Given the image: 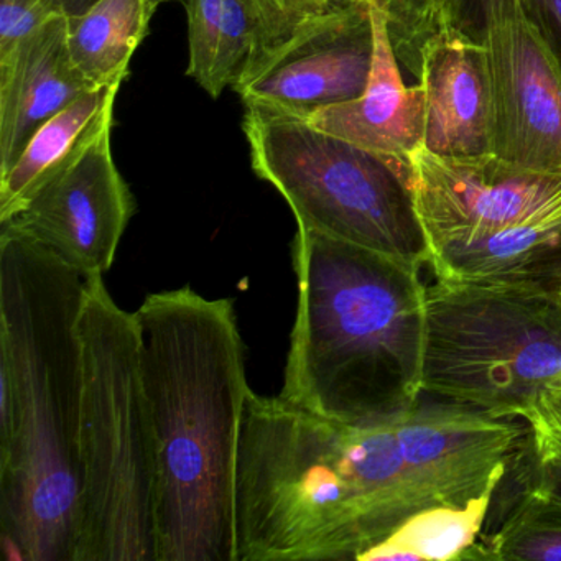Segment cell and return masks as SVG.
Here are the masks:
<instances>
[{
	"label": "cell",
	"instance_id": "6da1fadb",
	"mask_svg": "<svg viewBox=\"0 0 561 561\" xmlns=\"http://www.w3.org/2000/svg\"><path fill=\"white\" fill-rule=\"evenodd\" d=\"M88 280L34 236L0 226V534L15 560L77 553Z\"/></svg>",
	"mask_w": 561,
	"mask_h": 561
},
{
	"label": "cell",
	"instance_id": "7a4b0ae2",
	"mask_svg": "<svg viewBox=\"0 0 561 561\" xmlns=\"http://www.w3.org/2000/svg\"><path fill=\"white\" fill-rule=\"evenodd\" d=\"M423 508L396 419L336 422L251 390L236 474L238 561H360Z\"/></svg>",
	"mask_w": 561,
	"mask_h": 561
},
{
	"label": "cell",
	"instance_id": "3957f363",
	"mask_svg": "<svg viewBox=\"0 0 561 561\" xmlns=\"http://www.w3.org/2000/svg\"><path fill=\"white\" fill-rule=\"evenodd\" d=\"M136 314L156 449L157 561H238L236 474L251 387L234 301L193 288Z\"/></svg>",
	"mask_w": 561,
	"mask_h": 561
},
{
	"label": "cell",
	"instance_id": "277c9868",
	"mask_svg": "<svg viewBox=\"0 0 561 561\" xmlns=\"http://www.w3.org/2000/svg\"><path fill=\"white\" fill-rule=\"evenodd\" d=\"M297 314L278 396L343 423L405 413L422 396V268L297 229Z\"/></svg>",
	"mask_w": 561,
	"mask_h": 561
},
{
	"label": "cell",
	"instance_id": "5b68a950",
	"mask_svg": "<svg viewBox=\"0 0 561 561\" xmlns=\"http://www.w3.org/2000/svg\"><path fill=\"white\" fill-rule=\"evenodd\" d=\"M81 511L75 561H157L156 449L136 314L91 275L80 320Z\"/></svg>",
	"mask_w": 561,
	"mask_h": 561
},
{
	"label": "cell",
	"instance_id": "8992f818",
	"mask_svg": "<svg viewBox=\"0 0 561 561\" xmlns=\"http://www.w3.org/2000/svg\"><path fill=\"white\" fill-rule=\"evenodd\" d=\"M558 377L561 278L426 285L423 396L522 419Z\"/></svg>",
	"mask_w": 561,
	"mask_h": 561
},
{
	"label": "cell",
	"instance_id": "52a82bcc",
	"mask_svg": "<svg viewBox=\"0 0 561 561\" xmlns=\"http://www.w3.org/2000/svg\"><path fill=\"white\" fill-rule=\"evenodd\" d=\"M242 130L255 175L280 193L298 228L413 267L428 265L410 163L390 162L300 117L259 107H245Z\"/></svg>",
	"mask_w": 561,
	"mask_h": 561
},
{
	"label": "cell",
	"instance_id": "ba28073f",
	"mask_svg": "<svg viewBox=\"0 0 561 561\" xmlns=\"http://www.w3.org/2000/svg\"><path fill=\"white\" fill-rule=\"evenodd\" d=\"M499 159L561 175V60L524 0H478Z\"/></svg>",
	"mask_w": 561,
	"mask_h": 561
},
{
	"label": "cell",
	"instance_id": "9c48e42d",
	"mask_svg": "<svg viewBox=\"0 0 561 561\" xmlns=\"http://www.w3.org/2000/svg\"><path fill=\"white\" fill-rule=\"evenodd\" d=\"M410 190L426 244L491 234L535 222H561V175L520 169L494 153L410 156Z\"/></svg>",
	"mask_w": 561,
	"mask_h": 561
},
{
	"label": "cell",
	"instance_id": "30bf717a",
	"mask_svg": "<svg viewBox=\"0 0 561 561\" xmlns=\"http://www.w3.org/2000/svg\"><path fill=\"white\" fill-rule=\"evenodd\" d=\"M114 114L0 226L44 242L84 275H104L136 215V199L113 156Z\"/></svg>",
	"mask_w": 561,
	"mask_h": 561
},
{
	"label": "cell",
	"instance_id": "8fae6325",
	"mask_svg": "<svg viewBox=\"0 0 561 561\" xmlns=\"http://www.w3.org/2000/svg\"><path fill=\"white\" fill-rule=\"evenodd\" d=\"M403 456L426 507H462L494 495L528 442L524 419L420 396L396 416Z\"/></svg>",
	"mask_w": 561,
	"mask_h": 561
},
{
	"label": "cell",
	"instance_id": "7c38bea8",
	"mask_svg": "<svg viewBox=\"0 0 561 561\" xmlns=\"http://www.w3.org/2000/svg\"><path fill=\"white\" fill-rule=\"evenodd\" d=\"M373 55L369 2L344 0L255 61L232 90L245 107L305 117L360 96Z\"/></svg>",
	"mask_w": 561,
	"mask_h": 561
},
{
	"label": "cell",
	"instance_id": "4fadbf2b",
	"mask_svg": "<svg viewBox=\"0 0 561 561\" xmlns=\"http://www.w3.org/2000/svg\"><path fill=\"white\" fill-rule=\"evenodd\" d=\"M419 81L425 93V147L438 156L489 153L491 94L481 38L466 27L430 37L420 48Z\"/></svg>",
	"mask_w": 561,
	"mask_h": 561
},
{
	"label": "cell",
	"instance_id": "5bb4252c",
	"mask_svg": "<svg viewBox=\"0 0 561 561\" xmlns=\"http://www.w3.org/2000/svg\"><path fill=\"white\" fill-rule=\"evenodd\" d=\"M370 22L374 55L366 90L300 119L374 156L409 165L410 156L425 146V93L422 84L403 83L386 14L376 4H370Z\"/></svg>",
	"mask_w": 561,
	"mask_h": 561
},
{
	"label": "cell",
	"instance_id": "9a60e30c",
	"mask_svg": "<svg viewBox=\"0 0 561 561\" xmlns=\"http://www.w3.org/2000/svg\"><path fill=\"white\" fill-rule=\"evenodd\" d=\"M68 45V15H55L0 57V176L34 134L88 91Z\"/></svg>",
	"mask_w": 561,
	"mask_h": 561
},
{
	"label": "cell",
	"instance_id": "2e32d148",
	"mask_svg": "<svg viewBox=\"0 0 561 561\" xmlns=\"http://www.w3.org/2000/svg\"><path fill=\"white\" fill-rule=\"evenodd\" d=\"M428 267L436 278L451 280L561 278V222L438 242L428 248Z\"/></svg>",
	"mask_w": 561,
	"mask_h": 561
},
{
	"label": "cell",
	"instance_id": "e0dca14e",
	"mask_svg": "<svg viewBox=\"0 0 561 561\" xmlns=\"http://www.w3.org/2000/svg\"><path fill=\"white\" fill-rule=\"evenodd\" d=\"M511 474L514 492L497 524L481 531L461 560L561 561V497L535 479L530 438Z\"/></svg>",
	"mask_w": 561,
	"mask_h": 561
},
{
	"label": "cell",
	"instance_id": "ac0fdd59",
	"mask_svg": "<svg viewBox=\"0 0 561 561\" xmlns=\"http://www.w3.org/2000/svg\"><path fill=\"white\" fill-rule=\"evenodd\" d=\"M121 87L88 91L34 134L18 162L0 176V221L11 216L113 116Z\"/></svg>",
	"mask_w": 561,
	"mask_h": 561
},
{
	"label": "cell",
	"instance_id": "d6986e66",
	"mask_svg": "<svg viewBox=\"0 0 561 561\" xmlns=\"http://www.w3.org/2000/svg\"><path fill=\"white\" fill-rule=\"evenodd\" d=\"M156 11L152 0H94L68 18L71 58L91 87L124 83Z\"/></svg>",
	"mask_w": 561,
	"mask_h": 561
},
{
	"label": "cell",
	"instance_id": "ffe728a7",
	"mask_svg": "<svg viewBox=\"0 0 561 561\" xmlns=\"http://www.w3.org/2000/svg\"><path fill=\"white\" fill-rule=\"evenodd\" d=\"M188 18L186 75L218 100L234 88L255 54V28L244 0H183Z\"/></svg>",
	"mask_w": 561,
	"mask_h": 561
},
{
	"label": "cell",
	"instance_id": "44dd1931",
	"mask_svg": "<svg viewBox=\"0 0 561 561\" xmlns=\"http://www.w3.org/2000/svg\"><path fill=\"white\" fill-rule=\"evenodd\" d=\"M494 495L474 499L462 507L435 505L407 518L360 561L461 560L478 541Z\"/></svg>",
	"mask_w": 561,
	"mask_h": 561
},
{
	"label": "cell",
	"instance_id": "7402d4cb",
	"mask_svg": "<svg viewBox=\"0 0 561 561\" xmlns=\"http://www.w3.org/2000/svg\"><path fill=\"white\" fill-rule=\"evenodd\" d=\"M386 14L390 42L400 65L419 77L420 48L433 35L466 27L468 0H369Z\"/></svg>",
	"mask_w": 561,
	"mask_h": 561
},
{
	"label": "cell",
	"instance_id": "603a6c76",
	"mask_svg": "<svg viewBox=\"0 0 561 561\" xmlns=\"http://www.w3.org/2000/svg\"><path fill=\"white\" fill-rule=\"evenodd\" d=\"M255 28V54L245 71L287 44L301 28L333 11L344 0H244ZM244 71V73H245ZM242 73V75H244Z\"/></svg>",
	"mask_w": 561,
	"mask_h": 561
},
{
	"label": "cell",
	"instance_id": "cb8c5ba5",
	"mask_svg": "<svg viewBox=\"0 0 561 561\" xmlns=\"http://www.w3.org/2000/svg\"><path fill=\"white\" fill-rule=\"evenodd\" d=\"M522 419L537 462H561V377L543 387Z\"/></svg>",
	"mask_w": 561,
	"mask_h": 561
},
{
	"label": "cell",
	"instance_id": "d4e9b609",
	"mask_svg": "<svg viewBox=\"0 0 561 561\" xmlns=\"http://www.w3.org/2000/svg\"><path fill=\"white\" fill-rule=\"evenodd\" d=\"M60 14V0H0V57Z\"/></svg>",
	"mask_w": 561,
	"mask_h": 561
},
{
	"label": "cell",
	"instance_id": "484cf974",
	"mask_svg": "<svg viewBox=\"0 0 561 561\" xmlns=\"http://www.w3.org/2000/svg\"><path fill=\"white\" fill-rule=\"evenodd\" d=\"M561 60V0H524Z\"/></svg>",
	"mask_w": 561,
	"mask_h": 561
},
{
	"label": "cell",
	"instance_id": "4316f807",
	"mask_svg": "<svg viewBox=\"0 0 561 561\" xmlns=\"http://www.w3.org/2000/svg\"><path fill=\"white\" fill-rule=\"evenodd\" d=\"M534 476L543 488L561 497V462L540 465L534 456Z\"/></svg>",
	"mask_w": 561,
	"mask_h": 561
},
{
	"label": "cell",
	"instance_id": "83f0119b",
	"mask_svg": "<svg viewBox=\"0 0 561 561\" xmlns=\"http://www.w3.org/2000/svg\"><path fill=\"white\" fill-rule=\"evenodd\" d=\"M93 2L94 0H60L61 9H64V12L68 18L87 11Z\"/></svg>",
	"mask_w": 561,
	"mask_h": 561
},
{
	"label": "cell",
	"instance_id": "f1b7e54d",
	"mask_svg": "<svg viewBox=\"0 0 561 561\" xmlns=\"http://www.w3.org/2000/svg\"><path fill=\"white\" fill-rule=\"evenodd\" d=\"M167 2H183V0H152V4L156 5V9H159V5L167 4Z\"/></svg>",
	"mask_w": 561,
	"mask_h": 561
}]
</instances>
